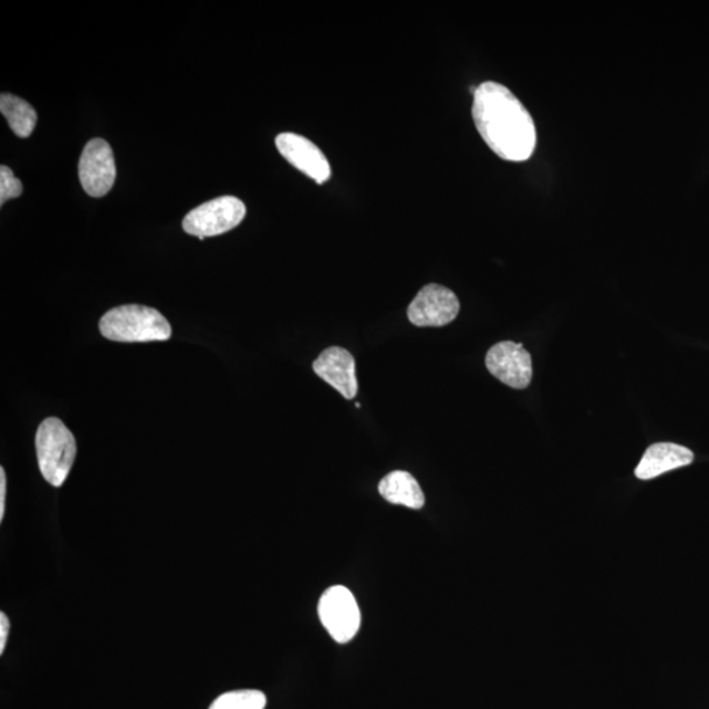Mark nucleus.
I'll use <instances>...</instances> for the list:
<instances>
[{
	"mask_svg": "<svg viewBox=\"0 0 709 709\" xmlns=\"http://www.w3.org/2000/svg\"><path fill=\"white\" fill-rule=\"evenodd\" d=\"M473 95L476 128L490 149L510 163L530 159L536 149V126L522 102L496 82L480 84Z\"/></svg>",
	"mask_w": 709,
	"mask_h": 709,
	"instance_id": "obj_1",
	"label": "nucleus"
},
{
	"mask_svg": "<svg viewBox=\"0 0 709 709\" xmlns=\"http://www.w3.org/2000/svg\"><path fill=\"white\" fill-rule=\"evenodd\" d=\"M105 338L124 343L170 340L173 330L156 309L144 305H123L111 309L100 322Z\"/></svg>",
	"mask_w": 709,
	"mask_h": 709,
	"instance_id": "obj_2",
	"label": "nucleus"
},
{
	"mask_svg": "<svg viewBox=\"0 0 709 709\" xmlns=\"http://www.w3.org/2000/svg\"><path fill=\"white\" fill-rule=\"evenodd\" d=\"M37 452L42 477L55 488L66 481L76 456L72 431L59 418H46L37 434Z\"/></svg>",
	"mask_w": 709,
	"mask_h": 709,
	"instance_id": "obj_3",
	"label": "nucleus"
},
{
	"mask_svg": "<svg viewBox=\"0 0 709 709\" xmlns=\"http://www.w3.org/2000/svg\"><path fill=\"white\" fill-rule=\"evenodd\" d=\"M244 216L246 207L240 199L222 196L191 210L183 220V229L202 241L204 238L220 236L237 228Z\"/></svg>",
	"mask_w": 709,
	"mask_h": 709,
	"instance_id": "obj_4",
	"label": "nucleus"
},
{
	"mask_svg": "<svg viewBox=\"0 0 709 709\" xmlns=\"http://www.w3.org/2000/svg\"><path fill=\"white\" fill-rule=\"evenodd\" d=\"M321 623L340 644H346L356 636L361 628V609L355 596L345 586H333L326 590L319 603Z\"/></svg>",
	"mask_w": 709,
	"mask_h": 709,
	"instance_id": "obj_5",
	"label": "nucleus"
},
{
	"mask_svg": "<svg viewBox=\"0 0 709 709\" xmlns=\"http://www.w3.org/2000/svg\"><path fill=\"white\" fill-rule=\"evenodd\" d=\"M460 312L458 296L448 288L428 284L407 307V317L418 327H441L451 324Z\"/></svg>",
	"mask_w": 709,
	"mask_h": 709,
	"instance_id": "obj_6",
	"label": "nucleus"
},
{
	"mask_svg": "<svg viewBox=\"0 0 709 709\" xmlns=\"http://www.w3.org/2000/svg\"><path fill=\"white\" fill-rule=\"evenodd\" d=\"M80 179L82 187L93 198H103L107 195L116 180V165L114 152L104 139H91L84 146L80 159Z\"/></svg>",
	"mask_w": 709,
	"mask_h": 709,
	"instance_id": "obj_7",
	"label": "nucleus"
},
{
	"mask_svg": "<svg viewBox=\"0 0 709 709\" xmlns=\"http://www.w3.org/2000/svg\"><path fill=\"white\" fill-rule=\"evenodd\" d=\"M487 368L491 375L514 389H525L532 380V359L521 343L500 342L488 351Z\"/></svg>",
	"mask_w": 709,
	"mask_h": 709,
	"instance_id": "obj_8",
	"label": "nucleus"
},
{
	"mask_svg": "<svg viewBox=\"0 0 709 709\" xmlns=\"http://www.w3.org/2000/svg\"><path fill=\"white\" fill-rule=\"evenodd\" d=\"M277 147L288 163L319 185L332 177V167L325 154L311 139L286 132L277 137Z\"/></svg>",
	"mask_w": 709,
	"mask_h": 709,
	"instance_id": "obj_9",
	"label": "nucleus"
},
{
	"mask_svg": "<svg viewBox=\"0 0 709 709\" xmlns=\"http://www.w3.org/2000/svg\"><path fill=\"white\" fill-rule=\"evenodd\" d=\"M313 369L346 399H353L357 395L355 359L346 348L325 350L313 363Z\"/></svg>",
	"mask_w": 709,
	"mask_h": 709,
	"instance_id": "obj_10",
	"label": "nucleus"
},
{
	"mask_svg": "<svg viewBox=\"0 0 709 709\" xmlns=\"http://www.w3.org/2000/svg\"><path fill=\"white\" fill-rule=\"evenodd\" d=\"M694 453L689 448L674 444L653 445L644 453L635 475L640 480H653L670 470L690 466Z\"/></svg>",
	"mask_w": 709,
	"mask_h": 709,
	"instance_id": "obj_11",
	"label": "nucleus"
},
{
	"mask_svg": "<svg viewBox=\"0 0 709 709\" xmlns=\"http://www.w3.org/2000/svg\"><path fill=\"white\" fill-rule=\"evenodd\" d=\"M378 493L393 504L419 510L425 507V494L419 483L409 472L395 470L378 483Z\"/></svg>",
	"mask_w": 709,
	"mask_h": 709,
	"instance_id": "obj_12",
	"label": "nucleus"
},
{
	"mask_svg": "<svg viewBox=\"0 0 709 709\" xmlns=\"http://www.w3.org/2000/svg\"><path fill=\"white\" fill-rule=\"evenodd\" d=\"M0 112L9 122L10 128L20 138L32 135L38 124V112L20 97L3 93L0 96Z\"/></svg>",
	"mask_w": 709,
	"mask_h": 709,
	"instance_id": "obj_13",
	"label": "nucleus"
},
{
	"mask_svg": "<svg viewBox=\"0 0 709 709\" xmlns=\"http://www.w3.org/2000/svg\"><path fill=\"white\" fill-rule=\"evenodd\" d=\"M265 695L258 690H240L222 694L209 709H264Z\"/></svg>",
	"mask_w": 709,
	"mask_h": 709,
	"instance_id": "obj_14",
	"label": "nucleus"
},
{
	"mask_svg": "<svg viewBox=\"0 0 709 709\" xmlns=\"http://www.w3.org/2000/svg\"><path fill=\"white\" fill-rule=\"evenodd\" d=\"M23 194V185L13 175L10 167H0V206H4L6 201L17 199Z\"/></svg>",
	"mask_w": 709,
	"mask_h": 709,
	"instance_id": "obj_15",
	"label": "nucleus"
},
{
	"mask_svg": "<svg viewBox=\"0 0 709 709\" xmlns=\"http://www.w3.org/2000/svg\"><path fill=\"white\" fill-rule=\"evenodd\" d=\"M10 621L4 613L0 614V655H3L9 638Z\"/></svg>",
	"mask_w": 709,
	"mask_h": 709,
	"instance_id": "obj_16",
	"label": "nucleus"
},
{
	"mask_svg": "<svg viewBox=\"0 0 709 709\" xmlns=\"http://www.w3.org/2000/svg\"><path fill=\"white\" fill-rule=\"evenodd\" d=\"M7 479L4 468H0V521H3L6 510Z\"/></svg>",
	"mask_w": 709,
	"mask_h": 709,
	"instance_id": "obj_17",
	"label": "nucleus"
}]
</instances>
